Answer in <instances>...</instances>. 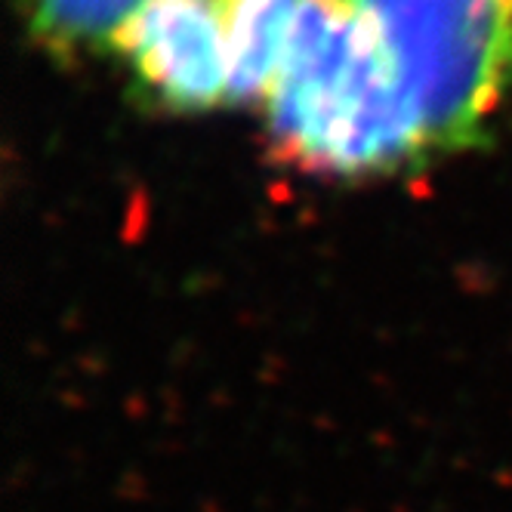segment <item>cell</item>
Returning <instances> with one entry per match:
<instances>
[{
  "instance_id": "6da1fadb",
  "label": "cell",
  "mask_w": 512,
  "mask_h": 512,
  "mask_svg": "<svg viewBox=\"0 0 512 512\" xmlns=\"http://www.w3.org/2000/svg\"><path fill=\"white\" fill-rule=\"evenodd\" d=\"M266 108L272 152L300 170L377 176L429 155L377 31L352 0H300Z\"/></svg>"
},
{
  "instance_id": "277c9868",
  "label": "cell",
  "mask_w": 512,
  "mask_h": 512,
  "mask_svg": "<svg viewBox=\"0 0 512 512\" xmlns=\"http://www.w3.org/2000/svg\"><path fill=\"white\" fill-rule=\"evenodd\" d=\"M300 0H223L229 102L269 96Z\"/></svg>"
},
{
  "instance_id": "5b68a950",
  "label": "cell",
  "mask_w": 512,
  "mask_h": 512,
  "mask_svg": "<svg viewBox=\"0 0 512 512\" xmlns=\"http://www.w3.org/2000/svg\"><path fill=\"white\" fill-rule=\"evenodd\" d=\"M149 0H22L31 41L56 59L118 53V41Z\"/></svg>"
},
{
  "instance_id": "7a4b0ae2",
  "label": "cell",
  "mask_w": 512,
  "mask_h": 512,
  "mask_svg": "<svg viewBox=\"0 0 512 512\" xmlns=\"http://www.w3.org/2000/svg\"><path fill=\"white\" fill-rule=\"evenodd\" d=\"M405 90L429 155L488 142L512 108V0H352Z\"/></svg>"
},
{
  "instance_id": "3957f363",
  "label": "cell",
  "mask_w": 512,
  "mask_h": 512,
  "mask_svg": "<svg viewBox=\"0 0 512 512\" xmlns=\"http://www.w3.org/2000/svg\"><path fill=\"white\" fill-rule=\"evenodd\" d=\"M136 96L198 115L229 102L223 0H149L118 41Z\"/></svg>"
}]
</instances>
